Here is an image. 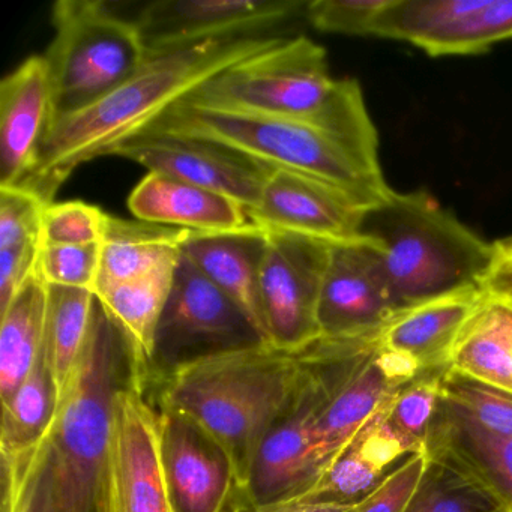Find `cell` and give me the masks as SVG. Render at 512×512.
<instances>
[{
	"label": "cell",
	"mask_w": 512,
	"mask_h": 512,
	"mask_svg": "<svg viewBox=\"0 0 512 512\" xmlns=\"http://www.w3.org/2000/svg\"><path fill=\"white\" fill-rule=\"evenodd\" d=\"M277 40L227 38L149 58L134 76L101 100L59 118L41 145L37 166L19 187L50 205L77 167L112 155L203 83Z\"/></svg>",
	"instance_id": "cell-1"
},
{
	"label": "cell",
	"mask_w": 512,
	"mask_h": 512,
	"mask_svg": "<svg viewBox=\"0 0 512 512\" xmlns=\"http://www.w3.org/2000/svg\"><path fill=\"white\" fill-rule=\"evenodd\" d=\"M184 103L316 125L380 167L379 136L353 79H334L325 49L307 37L271 47L203 83Z\"/></svg>",
	"instance_id": "cell-2"
},
{
	"label": "cell",
	"mask_w": 512,
	"mask_h": 512,
	"mask_svg": "<svg viewBox=\"0 0 512 512\" xmlns=\"http://www.w3.org/2000/svg\"><path fill=\"white\" fill-rule=\"evenodd\" d=\"M304 380L298 353L259 343L184 362L158 380V407L184 413L226 448L239 493L266 434Z\"/></svg>",
	"instance_id": "cell-3"
},
{
	"label": "cell",
	"mask_w": 512,
	"mask_h": 512,
	"mask_svg": "<svg viewBox=\"0 0 512 512\" xmlns=\"http://www.w3.org/2000/svg\"><path fill=\"white\" fill-rule=\"evenodd\" d=\"M359 236L382 253L398 311L445 296L484 289L499 257L427 193H397L365 209Z\"/></svg>",
	"instance_id": "cell-4"
},
{
	"label": "cell",
	"mask_w": 512,
	"mask_h": 512,
	"mask_svg": "<svg viewBox=\"0 0 512 512\" xmlns=\"http://www.w3.org/2000/svg\"><path fill=\"white\" fill-rule=\"evenodd\" d=\"M137 368L124 332L97 302L85 350L47 436L56 512H98L113 400Z\"/></svg>",
	"instance_id": "cell-5"
},
{
	"label": "cell",
	"mask_w": 512,
	"mask_h": 512,
	"mask_svg": "<svg viewBox=\"0 0 512 512\" xmlns=\"http://www.w3.org/2000/svg\"><path fill=\"white\" fill-rule=\"evenodd\" d=\"M146 128L208 140L272 169L328 182L367 208L386 199L392 191L382 167L373 166L343 140L307 122L208 109L179 101Z\"/></svg>",
	"instance_id": "cell-6"
},
{
	"label": "cell",
	"mask_w": 512,
	"mask_h": 512,
	"mask_svg": "<svg viewBox=\"0 0 512 512\" xmlns=\"http://www.w3.org/2000/svg\"><path fill=\"white\" fill-rule=\"evenodd\" d=\"M52 20L55 37L44 58L56 121L101 100L148 61L136 22L116 16L106 2L58 0Z\"/></svg>",
	"instance_id": "cell-7"
},
{
	"label": "cell",
	"mask_w": 512,
	"mask_h": 512,
	"mask_svg": "<svg viewBox=\"0 0 512 512\" xmlns=\"http://www.w3.org/2000/svg\"><path fill=\"white\" fill-rule=\"evenodd\" d=\"M149 383L137 368L116 392L98 512H173L161 466L160 410L146 398Z\"/></svg>",
	"instance_id": "cell-8"
},
{
	"label": "cell",
	"mask_w": 512,
	"mask_h": 512,
	"mask_svg": "<svg viewBox=\"0 0 512 512\" xmlns=\"http://www.w3.org/2000/svg\"><path fill=\"white\" fill-rule=\"evenodd\" d=\"M263 343L247 314L184 254L155 338L151 379L193 359Z\"/></svg>",
	"instance_id": "cell-9"
},
{
	"label": "cell",
	"mask_w": 512,
	"mask_h": 512,
	"mask_svg": "<svg viewBox=\"0 0 512 512\" xmlns=\"http://www.w3.org/2000/svg\"><path fill=\"white\" fill-rule=\"evenodd\" d=\"M260 296L268 341L299 352L322 337L319 302L332 242L265 230Z\"/></svg>",
	"instance_id": "cell-10"
},
{
	"label": "cell",
	"mask_w": 512,
	"mask_h": 512,
	"mask_svg": "<svg viewBox=\"0 0 512 512\" xmlns=\"http://www.w3.org/2000/svg\"><path fill=\"white\" fill-rule=\"evenodd\" d=\"M298 353L304 380L289 410L271 428L238 499L251 505L287 502L307 493L317 481L313 461L314 430L329 398L323 374Z\"/></svg>",
	"instance_id": "cell-11"
},
{
	"label": "cell",
	"mask_w": 512,
	"mask_h": 512,
	"mask_svg": "<svg viewBox=\"0 0 512 512\" xmlns=\"http://www.w3.org/2000/svg\"><path fill=\"white\" fill-rule=\"evenodd\" d=\"M304 0H157L134 22L149 58L206 41L250 37L304 14Z\"/></svg>",
	"instance_id": "cell-12"
},
{
	"label": "cell",
	"mask_w": 512,
	"mask_h": 512,
	"mask_svg": "<svg viewBox=\"0 0 512 512\" xmlns=\"http://www.w3.org/2000/svg\"><path fill=\"white\" fill-rule=\"evenodd\" d=\"M112 155L224 194L244 206L247 215L256 208L274 170L218 143L151 128L122 143Z\"/></svg>",
	"instance_id": "cell-13"
},
{
	"label": "cell",
	"mask_w": 512,
	"mask_h": 512,
	"mask_svg": "<svg viewBox=\"0 0 512 512\" xmlns=\"http://www.w3.org/2000/svg\"><path fill=\"white\" fill-rule=\"evenodd\" d=\"M383 29L434 58L478 55L511 40L512 0H394Z\"/></svg>",
	"instance_id": "cell-14"
},
{
	"label": "cell",
	"mask_w": 512,
	"mask_h": 512,
	"mask_svg": "<svg viewBox=\"0 0 512 512\" xmlns=\"http://www.w3.org/2000/svg\"><path fill=\"white\" fill-rule=\"evenodd\" d=\"M397 314L380 248L364 236L332 242L319 302L322 337H364Z\"/></svg>",
	"instance_id": "cell-15"
},
{
	"label": "cell",
	"mask_w": 512,
	"mask_h": 512,
	"mask_svg": "<svg viewBox=\"0 0 512 512\" xmlns=\"http://www.w3.org/2000/svg\"><path fill=\"white\" fill-rule=\"evenodd\" d=\"M158 410L161 466L173 512H227L239 496L229 452L190 416Z\"/></svg>",
	"instance_id": "cell-16"
},
{
	"label": "cell",
	"mask_w": 512,
	"mask_h": 512,
	"mask_svg": "<svg viewBox=\"0 0 512 512\" xmlns=\"http://www.w3.org/2000/svg\"><path fill=\"white\" fill-rule=\"evenodd\" d=\"M364 203L328 182L290 170H272L250 223L328 242L358 238Z\"/></svg>",
	"instance_id": "cell-17"
},
{
	"label": "cell",
	"mask_w": 512,
	"mask_h": 512,
	"mask_svg": "<svg viewBox=\"0 0 512 512\" xmlns=\"http://www.w3.org/2000/svg\"><path fill=\"white\" fill-rule=\"evenodd\" d=\"M55 121L46 58L31 56L0 83V188L19 187L31 175Z\"/></svg>",
	"instance_id": "cell-18"
},
{
	"label": "cell",
	"mask_w": 512,
	"mask_h": 512,
	"mask_svg": "<svg viewBox=\"0 0 512 512\" xmlns=\"http://www.w3.org/2000/svg\"><path fill=\"white\" fill-rule=\"evenodd\" d=\"M394 398V397H392ZM391 400L355 434L298 502L356 505L373 493L413 449L386 421Z\"/></svg>",
	"instance_id": "cell-19"
},
{
	"label": "cell",
	"mask_w": 512,
	"mask_h": 512,
	"mask_svg": "<svg viewBox=\"0 0 512 512\" xmlns=\"http://www.w3.org/2000/svg\"><path fill=\"white\" fill-rule=\"evenodd\" d=\"M424 451L484 485L512 512V437L487 433L440 395Z\"/></svg>",
	"instance_id": "cell-20"
},
{
	"label": "cell",
	"mask_w": 512,
	"mask_h": 512,
	"mask_svg": "<svg viewBox=\"0 0 512 512\" xmlns=\"http://www.w3.org/2000/svg\"><path fill=\"white\" fill-rule=\"evenodd\" d=\"M265 245L263 229L250 223L232 232H190L182 254L247 314L263 343L269 344L260 296Z\"/></svg>",
	"instance_id": "cell-21"
},
{
	"label": "cell",
	"mask_w": 512,
	"mask_h": 512,
	"mask_svg": "<svg viewBox=\"0 0 512 512\" xmlns=\"http://www.w3.org/2000/svg\"><path fill=\"white\" fill-rule=\"evenodd\" d=\"M137 220L188 232H232L250 224L236 200L191 182L149 172L128 197Z\"/></svg>",
	"instance_id": "cell-22"
},
{
	"label": "cell",
	"mask_w": 512,
	"mask_h": 512,
	"mask_svg": "<svg viewBox=\"0 0 512 512\" xmlns=\"http://www.w3.org/2000/svg\"><path fill=\"white\" fill-rule=\"evenodd\" d=\"M482 290L445 296L398 311L380 331V346L415 362L419 370L451 367L458 335L475 310Z\"/></svg>",
	"instance_id": "cell-23"
},
{
	"label": "cell",
	"mask_w": 512,
	"mask_h": 512,
	"mask_svg": "<svg viewBox=\"0 0 512 512\" xmlns=\"http://www.w3.org/2000/svg\"><path fill=\"white\" fill-rule=\"evenodd\" d=\"M451 368L512 392V301L482 290L451 355Z\"/></svg>",
	"instance_id": "cell-24"
},
{
	"label": "cell",
	"mask_w": 512,
	"mask_h": 512,
	"mask_svg": "<svg viewBox=\"0 0 512 512\" xmlns=\"http://www.w3.org/2000/svg\"><path fill=\"white\" fill-rule=\"evenodd\" d=\"M188 230L107 215L97 289L127 283L181 259Z\"/></svg>",
	"instance_id": "cell-25"
},
{
	"label": "cell",
	"mask_w": 512,
	"mask_h": 512,
	"mask_svg": "<svg viewBox=\"0 0 512 512\" xmlns=\"http://www.w3.org/2000/svg\"><path fill=\"white\" fill-rule=\"evenodd\" d=\"M178 263L179 260L167 263L145 277L104 287L95 293L107 316L124 332L137 362L148 371L149 377L158 326L172 293Z\"/></svg>",
	"instance_id": "cell-26"
},
{
	"label": "cell",
	"mask_w": 512,
	"mask_h": 512,
	"mask_svg": "<svg viewBox=\"0 0 512 512\" xmlns=\"http://www.w3.org/2000/svg\"><path fill=\"white\" fill-rule=\"evenodd\" d=\"M49 290L38 271L0 311V398L8 403L37 364L46 343Z\"/></svg>",
	"instance_id": "cell-27"
},
{
	"label": "cell",
	"mask_w": 512,
	"mask_h": 512,
	"mask_svg": "<svg viewBox=\"0 0 512 512\" xmlns=\"http://www.w3.org/2000/svg\"><path fill=\"white\" fill-rule=\"evenodd\" d=\"M62 394L46 353V343L37 364L8 403L2 404V455L34 448L49 436L58 418Z\"/></svg>",
	"instance_id": "cell-28"
},
{
	"label": "cell",
	"mask_w": 512,
	"mask_h": 512,
	"mask_svg": "<svg viewBox=\"0 0 512 512\" xmlns=\"http://www.w3.org/2000/svg\"><path fill=\"white\" fill-rule=\"evenodd\" d=\"M46 353L64 395L91 332L97 296L91 290L47 286Z\"/></svg>",
	"instance_id": "cell-29"
},
{
	"label": "cell",
	"mask_w": 512,
	"mask_h": 512,
	"mask_svg": "<svg viewBox=\"0 0 512 512\" xmlns=\"http://www.w3.org/2000/svg\"><path fill=\"white\" fill-rule=\"evenodd\" d=\"M427 457L404 512H508L484 485L437 458Z\"/></svg>",
	"instance_id": "cell-30"
},
{
	"label": "cell",
	"mask_w": 512,
	"mask_h": 512,
	"mask_svg": "<svg viewBox=\"0 0 512 512\" xmlns=\"http://www.w3.org/2000/svg\"><path fill=\"white\" fill-rule=\"evenodd\" d=\"M2 512H56L47 437L34 448L2 455Z\"/></svg>",
	"instance_id": "cell-31"
},
{
	"label": "cell",
	"mask_w": 512,
	"mask_h": 512,
	"mask_svg": "<svg viewBox=\"0 0 512 512\" xmlns=\"http://www.w3.org/2000/svg\"><path fill=\"white\" fill-rule=\"evenodd\" d=\"M448 370L434 368L419 371L398 389L389 403L386 421L413 452L424 451L431 421L442 395V379Z\"/></svg>",
	"instance_id": "cell-32"
},
{
	"label": "cell",
	"mask_w": 512,
	"mask_h": 512,
	"mask_svg": "<svg viewBox=\"0 0 512 512\" xmlns=\"http://www.w3.org/2000/svg\"><path fill=\"white\" fill-rule=\"evenodd\" d=\"M442 397L460 407L487 433L512 437V392L494 388L449 367L442 379Z\"/></svg>",
	"instance_id": "cell-33"
},
{
	"label": "cell",
	"mask_w": 512,
	"mask_h": 512,
	"mask_svg": "<svg viewBox=\"0 0 512 512\" xmlns=\"http://www.w3.org/2000/svg\"><path fill=\"white\" fill-rule=\"evenodd\" d=\"M101 244L43 245L37 271L47 286L91 290L100 277Z\"/></svg>",
	"instance_id": "cell-34"
},
{
	"label": "cell",
	"mask_w": 512,
	"mask_h": 512,
	"mask_svg": "<svg viewBox=\"0 0 512 512\" xmlns=\"http://www.w3.org/2000/svg\"><path fill=\"white\" fill-rule=\"evenodd\" d=\"M107 215L80 200L50 203L43 212V245L101 244Z\"/></svg>",
	"instance_id": "cell-35"
},
{
	"label": "cell",
	"mask_w": 512,
	"mask_h": 512,
	"mask_svg": "<svg viewBox=\"0 0 512 512\" xmlns=\"http://www.w3.org/2000/svg\"><path fill=\"white\" fill-rule=\"evenodd\" d=\"M385 5L386 0H313L305 5L304 16L317 31L373 37Z\"/></svg>",
	"instance_id": "cell-36"
},
{
	"label": "cell",
	"mask_w": 512,
	"mask_h": 512,
	"mask_svg": "<svg viewBox=\"0 0 512 512\" xmlns=\"http://www.w3.org/2000/svg\"><path fill=\"white\" fill-rule=\"evenodd\" d=\"M46 206L25 188H0V250L43 244Z\"/></svg>",
	"instance_id": "cell-37"
},
{
	"label": "cell",
	"mask_w": 512,
	"mask_h": 512,
	"mask_svg": "<svg viewBox=\"0 0 512 512\" xmlns=\"http://www.w3.org/2000/svg\"><path fill=\"white\" fill-rule=\"evenodd\" d=\"M425 451L409 455L382 484L353 506L352 512H404L427 466Z\"/></svg>",
	"instance_id": "cell-38"
},
{
	"label": "cell",
	"mask_w": 512,
	"mask_h": 512,
	"mask_svg": "<svg viewBox=\"0 0 512 512\" xmlns=\"http://www.w3.org/2000/svg\"><path fill=\"white\" fill-rule=\"evenodd\" d=\"M355 505H331V503H308L298 500L268 503V505H251L238 499L233 512H352Z\"/></svg>",
	"instance_id": "cell-39"
},
{
	"label": "cell",
	"mask_w": 512,
	"mask_h": 512,
	"mask_svg": "<svg viewBox=\"0 0 512 512\" xmlns=\"http://www.w3.org/2000/svg\"><path fill=\"white\" fill-rule=\"evenodd\" d=\"M484 289L505 296V298L512 301V260L503 256L500 245L499 257H497L493 271L490 272L487 281H485Z\"/></svg>",
	"instance_id": "cell-40"
},
{
	"label": "cell",
	"mask_w": 512,
	"mask_h": 512,
	"mask_svg": "<svg viewBox=\"0 0 512 512\" xmlns=\"http://www.w3.org/2000/svg\"><path fill=\"white\" fill-rule=\"evenodd\" d=\"M500 245V251H502L503 256L506 257V259L512 260V239L508 242H499Z\"/></svg>",
	"instance_id": "cell-41"
}]
</instances>
